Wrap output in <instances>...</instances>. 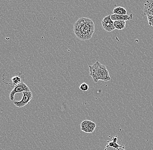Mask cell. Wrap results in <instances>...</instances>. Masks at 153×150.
<instances>
[{"label":"cell","mask_w":153,"mask_h":150,"mask_svg":"<svg viewBox=\"0 0 153 150\" xmlns=\"http://www.w3.org/2000/svg\"><path fill=\"white\" fill-rule=\"evenodd\" d=\"M90 75L95 83H97L99 80L108 82L111 80L109 73L105 65L101 64L98 61L91 67Z\"/></svg>","instance_id":"obj_1"},{"label":"cell","mask_w":153,"mask_h":150,"mask_svg":"<svg viewBox=\"0 0 153 150\" xmlns=\"http://www.w3.org/2000/svg\"><path fill=\"white\" fill-rule=\"evenodd\" d=\"M13 87L14 89L12 90L9 95L10 99L11 101H14L15 94L18 93H23L25 91H30V88L24 82L21 83Z\"/></svg>","instance_id":"obj_2"},{"label":"cell","mask_w":153,"mask_h":150,"mask_svg":"<svg viewBox=\"0 0 153 150\" xmlns=\"http://www.w3.org/2000/svg\"><path fill=\"white\" fill-rule=\"evenodd\" d=\"M23 94L22 100L19 101H14V105L16 107L21 108L25 107L29 103L33 97V94L31 91H25L22 93Z\"/></svg>","instance_id":"obj_3"},{"label":"cell","mask_w":153,"mask_h":150,"mask_svg":"<svg viewBox=\"0 0 153 150\" xmlns=\"http://www.w3.org/2000/svg\"><path fill=\"white\" fill-rule=\"evenodd\" d=\"M96 126V125L94 122L88 120H85L81 123V130L85 132L91 133L93 132Z\"/></svg>","instance_id":"obj_4"},{"label":"cell","mask_w":153,"mask_h":150,"mask_svg":"<svg viewBox=\"0 0 153 150\" xmlns=\"http://www.w3.org/2000/svg\"><path fill=\"white\" fill-rule=\"evenodd\" d=\"M143 13L145 16H153V1H147L144 5Z\"/></svg>","instance_id":"obj_5"},{"label":"cell","mask_w":153,"mask_h":150,"mask_svg":"<svg viewBox=\"0 0 153 150\" xmlns=\"http://www.w3.org/2000/svg\"><path fill=\"white\" fill-rule=\"evenodd\" d=\"M133 15L132 14H131L130 15H120L113 14L111 15V18L113 21L116 20H124L127 21L133 20Z\"/></svg>","instance_id":"obj_6"},{"label":"cell","mask_w":153,"mask_h":150,"mask_svg":"<svg viewBox=\"0 0 153 150\" xmlns=\"http://www.w3.org/2000/svg\"><path fill=\"white\" fill-rule=\"evenodd\" d=\"M102 27L107 32H111L115 29L114 21L108 22H101Z\"/></svg>","instance_id":"obj_7"},{"label":"cell","mask_w":153,"mask_h":150,"mask_svg":"<svg viewBox=\"0 0 153 150\" xmlns=\"http://www.w3.org/2000/svg\"><path fill=\"white\" fill-rule=\"evenodd\" d=\"M11 81L13 83V84L15 86L18 85L19 83L22 82H24L25 80V77L22 74L19 73L18 75L15 76L11 78Z\"/></svg>","instance_id":"obj_8"},{"label":"cell","mask_w":153,"mask_h":150,"mask_svg":"<svg viewBox=\"0 0 153 150\" xmlns=\"http://www.w3.org/2000/svg\"><path fill=\"white\" fill-rule=\"evenodd\" d=\"M115 29L122 30L126 27V21L124 20H116L114 21Z\"/></svg>","instance_id":"obj_9"},{"label":"cell","mask_w":153,"mask_h":150,"mask_svg":"<svg viewBox=\"0 0 153 150\" xmlns=\"http://www.w3.org/2000/svg\"><path fill=\"white\" fill-rule=\"evenodd\" d=\"M114 14L120 15H127V10L121 7H115L113 11Z\"/></svg>","instance_id":"obj_10"},{"label":"cell","mask_w":153,"mask_h":150,"mask_svg":"<svg viewBox=\"0 0 153 150\" xmlns=\"http://www.w3.org/2000/svg\"><path fill=\"white\" fill-rule=\"evenodd\" d=\"M113 140H114V141L109 142L108 145V146L107 147V148L109 147H113L114 149H117V150H119V148H122V146H120L119 145H118V144L116 143L117 140V138H113Z\"/></svg>","instance_id":"obj_11"},{"label":"cell","mask_w":153,"mask_h":150,"mask_svg":"<svg viewBox=\"0 0 153 150\" xmlns=\"http://www.w3.org/2000/svg\"><path fill=\"white\" fill-rule=\"evenodd\" d=\"M89 87V85L88 84H87L85 83H83L80 85L79 88H80V90L83 91H86L88 90Z\"/></svg>","instance_id":"obj_12"},{"label":"cell","mask_w":153,"mask_h":150,"mask_svg":"<svg viewBox=\"0 0 153 150\" xmlns=\"http://www.w3.org/2000/svg\"><path fill=\"white\" fill-rule=\"evenodd\" d=\"M148 19L149 25L153 27V16H148Z\"/></svg>","instance_id":"obj_13"},{"label":"cell","mask_w":153,"mask_h":150,"mask_svg":"<svg viewBox=\"0 0 153 150\" xmlns=\"http://www.w3.org/2000/svg\"><path fill=\"white\" fill-rule=\"evenodd\" d=\"M102 21L104 22H108L112 21L111 18V15H108V16H106L103 20H102Z\"/></svg>","instance_id":"obj_14"}]
</instances>
